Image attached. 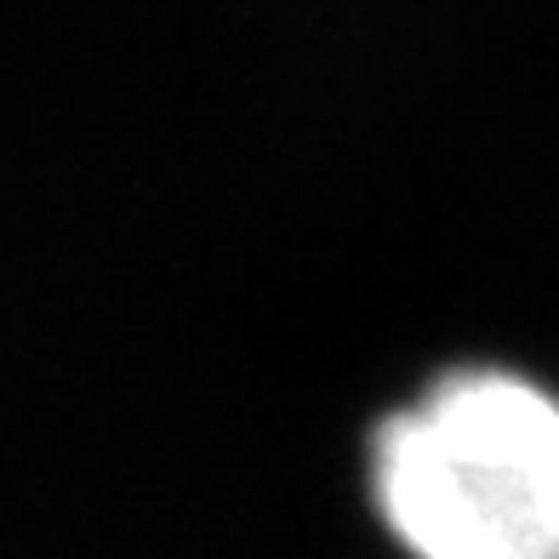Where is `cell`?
Returning a JSON list of instances; mask_svg holds the SVG:
<instances>
[{
	"label": "cell",
	"instance_id": "6da1fadb",
	"mask_svg": "<svg viewBox=\"0 0 559 559\" xmlns=\"http://www.w3.org/2000/svg\"><path fill=\"white\" fill-rule=\"evenodd\" d=\"M371 497L412 559H559V400L451 371L371 440Z\"/></svg>",
	"mask_w": 559,
	"mask_h": 559
}]
</instances>
